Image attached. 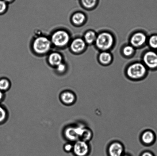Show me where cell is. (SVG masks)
Wrapping results in <instances>:
<instances>
[{
	"label": "cell",
	"instance_id": "8fae6325",
	"mask_svg": "<svg viewBox=\"0 0 157 156\" xmlns=\"http://www.w3.org/2000/svg\"><path fill=\"white\" fill-rule=\"evenodd\" d=\"M59 99L61 102L64 105L70 106L73 105L76 102L77 97L73 92L67 90L61 93Z\"/></svg>",
	"mask_w": 157,
	"mask_h": 156
},
{
	"label": "cell",
	"instance_id": "2e32d148",
	"mask_svg": "<svg viewBox=\"0 0 157 156\" xmlns=\"http://www.w3.org/2000/svg\"><path fill=\"white\" fill-rule=\"evenodd\" d=\"M82 5L87 10L95 9L98 6L99 0H80Z\"/></svg>",
	"mask_w": 157,
	"mask_h": 156
},
{
	"label": "cell",
	"instance_id": "7a4b0ae2",
	"mask_svg": "<svg viewBox=\"0 0 157 156\" xmlns=\"http://www.w3.org/2000/svg\"><path fill=\"white\" fill-rule=\"evenodd\" d=\"M115 39L111 33L104 31L97 35L95 42L97 48L101 51H108L113 47Z\"/></svg>",
	"mask_w": 157,
	"mask_h": 156
},
{
	"label": "cell",
	"instance_id": "8992f818",
	"mask_svg": "<svg viewBox=\"0 0 157 156\" xmlns=\"http://www.w3.org/2000/svg\"><path fill=\"white\" fill-rule=\"evenodd\" d=\"M125 153L124 145L118 140H114L109 143L107 149V156H121Z\"/></svg>",
	"mask_w": 157,
	"mask_h": 156
},
{
	"label": "cell",
	"instance_id": "6da1fadb",
	"mask_svg": "<svg viewBox=\"0 0 157 156\" xmlns=\"http://www.w3.org/2000/svg\"><path fill=\"white\" fill-rule=\"evenodd\" d=\"M147 68L143 63L135 62L127 67L126 74L128 79L133 81H139L147 75Z\"/></svg>",
	"mask_w": 157,
	"mask_h": 156
},
{
	"label": "cell",
	"instance_id": "44dd1931",
	"mask_svg": "<svg viewBox=\"0 0 157 156\" xmlns=\"http://www.w3.org/2000/svg\"><path fill=\"white\" fill-rule=\"evenodd\" d=\"M148 44L151 48L157 49V35H152L149 38Z\"/></svg>",
	"mask_w": 157,
	"mask_h": 156
},
{
	"label": "cell",
	"instance_id": "7402d4cb",
	"mask_svg": "<svg viewBox=\"0 0 157 156\" xmlns=\"http://www.w3.org/2000/svg\"><path fill=\"white\" fill-rule=\"evenodd\" d=\"M7 117V114L6 110L2 107L0 106V123L5 121Z\"/></svg>",
	"mask_w": 157,
	"mask_h": 156
},
{
	"label": "cell",
	"instance_id": "f1b7e54d",
	"mask_svg": "<svg viewBox=\"0 0 157 156\" xmlns=\"http://www.w3.org/2000/svg\"><path fill=\"white\" fill-rule=\"evenodd\" d=\"M5 1L7 2H10L12 1V0H5Z\"/></svg>",
	"mask_w": 157,
	"mask_h": 156
},
{
	"label": "cell",
	"instance_id": "d4e9b609",
	"mask_svg": "<svg viewBox=\"0 0 157 156\" xmlns=\"http://www.w3.org/2000/svg\"><path fill=\"white\" fill-rule=\"evenodd\" d=\"M7 7L5 2L3 1H0V13L4 12Z\"/></svg>",
	"mask_w": 157,
	"mask_h": 156
},
{
	"label": "cell",
	"instance_id": "9c48e42d",
	"mask_svg": "<svg viewBox=\"0 0 157 156\" xmlns=\"http://www.w3.org/2000/svg\"><path fill=\"white\" fill-rule=\"evenodd\" d=\"M143 63L147 68L151 69L157 68V53L149 50L144 53L143 57Z\"/></svg>",
	"mask_w": 157,
	"mask_h": 156
},
{
	"label": "cell",
	"instance_id": "4fadbf2b",
	"mask_svg": "<svg viewBox=\"0 0 157 156\" xmlns=\"http://www.w3.org/2000/svg\"><path fill=\"white\" fill-rule=\"evenodd\" d=\"M113 57L108 51H101L98 55V60L100 63L104 65H107L112 62Z\"/></svg>",
	"mask_w": 157,
	"mask_h": 156
},
{
	"label": "cell",
	"instance_id": "e0dca14e",
	"mask_svg": "<svg viewBox=\"0 0 157 156\" xmlns=\"http://www.w3.org/2000/svg\"><path fill=\"white\" fill-rule=\"evenodd\" d=\"M62 58L61 55L57 53H53L50 55L49 57V62L52 65H59L62 62Z\"/></svg>",
	"mask_w": 157,
	"mask_h": 156
},
{
	"label": "cell",
	"instance_id": "d6986e66",
	"mask_svg": "<svg viewBox=\"0 0 157 156\" xmlns=\"http://www.w3.org/2000/svg\"><path fill=\"white\" fill-rule=\"evenodd\" d=\"M135 52V47L131 44L124 46L122 49L123 54L126 57H128L132 56Z\"/></svg>",
	"mask_w": 157,
	"mask_h": 156
},
{
	"label": "cell",
	"instance_id": "3957f363",
	"mask_svg": "<svg viewBox=\"0 0 157 156\" xmlns=\"http://www.w3.org/2000/svg\"><path fill=\"white\" fill-rule=\"evenodd\" d=\"M86 126V125L82 123L67 126L63 131L64 138L72 143L79 140L82 131Z\"/></svg>",
	"mask_w": 157,
	"mask_h": 156
},
{
	"label": "cell",
	"instance_id": "7c38bea8",
	"mask_svg": "<svg viewBox=\"0 0 157 156\" xmlns=\"http://www.w3.org/2000/svg\"><path fill=\"white\" fill-rule=\"evenodd\" d=\"M86 45L84 39L78 38L74 40L72 42L71 47L75 53H80L84 51L86 48Z\"/></svg>",
	"mask_w": 157,
	"mask_h": 156
},
{
	"label": "cell",
	"instance_id": "484cf974",
	"mask_svg": "<svg viewBox=\"0 0 157 156\" xmlns=\"http://www.w3.org/2000/svg\"><path fill=\"white\" fill-rule=\"evenodd\" d=\"M66 68V65L61 63L57 66V69L58 71L59 72H63L65 71Z\"/></svg>",
	"mask_w": 157,
	"mask_h": 156
},
{
	"label": "cell",
	"instance_id": "603a6c76",
	"mask_svg": "<svg viewBox=\"0 0 157 156\" xmlns=\"http://www.w3.org/2000/svg\"><path fill=\"white\" fill-rule=\"evenodd\" d=\"M64 151L67 153H70L73 152V143L69 142L64 144L63 147Z\"/></svg>",
	"mask_w": 157,
	"mask_h": 156
},
{
	"label": "cell",
	"instance_id": "ffe728a7",
	"mask_svg": "<svg viewBox=\"0 0 157 156\" xmlns=\"http://www.w3.org/2000/svg\"><path fill=\"white\" fill-rule=\"evenodd\" d=\"M10 82L7 79H3L0 80V90L1 91H7L10 88Z\"/></svg>",
	"mask_w": 157,
	"mask_h": 156
},
{
	"label": "cell",
	"instance_id": "ac0fdd59",
	"mask_svg": "<svg viewBox=\"0 0 157 156\" xmlns=\"http://www.w3.org/2000/svg\"><path fill=\"white\" fill-rule=\"evenodd\" d=\"M86 20V15L82 12H78L75 13L72 17V20L74 24L76 25H81L83 24Z\"/></svg>",
	"mask_w": 157,
	"mask_h": 156
},
{
	"label": "cell",
	"instance_id": "9a60e30c",
	"mask_svg": "<svg viewBox=\"0 0 157 156\" xmlns=\"http://www.w3.org/2000/svg\"><path fill=\"white\" fill-rule=\"evenodd\" d=\"M97 35L95 31L92 30H89L86 32L84 35V40L87 44L92 45L95 44L96 41Z\"/></svg>",
	"mask_w": 157,
	"mask_h": 156
},
{
	"label": "cell",
	"instance_id": "cb8c5ba5",
	"mask_svg": "<svg viewBox=\"0 0 157 156\" xmlns=\"http://www.w3.org/2000/svg\"><path fill=\"white\" fill-rule=\"evenodd\" d=\"M140 156H155V155L151 151H145L141 152Z\"/></svg>",
	"mask_w": 157,
	"mask_h": 156
},
{
	"label": "cell",
	"instance_id": "4316f807",
	"mask_svg": "<svg viewBox=\"0 0 157 156\" xmlns=\"http://www.w3.org/2000/svg\"><path fill=\"white\" fill-rule=\"evenodd\" d=\"M3 96H4V94H3V92L0 90V101L3 99Z\"/></svg>",
	"mask_w": 157,
	"mask_h": 156
},
{
	"label": "cell",
	"instance_id": "5b68a950",
	"mask_svg": "<svg viewBox=\"0 0 157 156\" xmlns=\"http://www.w3.org/2000/svg\"><path fill=\"white\" fill-rule=\"evenodd\" d=\"M50 41L45 37H40L36 38L34 42L33 47L36 53L43 54L47 53L50 48Z\"/></svg>",
	"mask_w": 157,
	"mask_h": 156
},
{
	"label": "cell",
	"instance_id": "30bf717a",
	"mask_svg": "<svg viewBox=\"0 0 157 156\" xmlns=\"http://www.w3.org/2000/svg\"><path fill=\"white\" fill-rule=\"evenodd\" d=\"M147 41V36L145 33L141 31L133 33L131 37L130 42L131 45L135 48L142 47Z\"/></svg>",
	"mask_w": 157,
	"mask_h": 156
},
{
	"label": "cell",
	"instance_id": "ba28073f",
	"mask_svg": "<svg viewBox=\"0 0 157 156\" xmlns=\"http://www.w3.org/2000/svg\"><path fill=\"white\" fill-rule=\"evenodd\" d=\"M156 140L155 132L151 129H146L143 131L140 136V140L142 144L150 146L154 144Z\"/></svg>",
	"mask_w": 157,
	"mask_h": 156
},
{
	"label": "cell",
	"instance_id": "52a82bcc",
	"mask_svg": "<svg viewBox=\"0 0 157 156\" xmlns=\"http://www.w3.org/2000/svg\"><path fill=\"white\" fill-rule=\"evenodd\" d=\"M52 42L57 46L61 47L67 45L70 40V36L64 31H58L52 35Z\"/></svg>",
	"mask_w": 157,
	"mask_h": 156
},
{
	"label": "cell",
	"instance_id": "5bb4252c",
	"mask_svg": "<svg viewBox=\"0 0 157 156\" xmlns=\"http://www.w3.org/2000/svg\"><path fill=\"white\" fill-rule=\"evenodd\" d=\"M93 137V131L90 128L86 126L82 131L79 140L89 143L92 140Z\"/></svg>",
	"mask_w": 157,
	"mask_h": 156
},
{
	"label": "cell",
	"instance_id": "83f0119b",
	"mask_svg": "<svg viewBox=\"0 0 157 156\" xmlns=\"http://www.w3.org/2000/svg\"><path fill=\"white\" fill-rule=\"evenodd\" d=\"M121 156H132L131 155H130V154L126 153L125 152Z\"/></svg>",
	"mask_w": 157,
	"mask_h": 156
},
{
	"label": "cell",
	"instance_id": "277c9868",
	"mask_svg": "<svg viewBox=\"0 0 157 156\" xmlns=\"http://www.w3.org/2000/svg\"><path fill=\"white\" fill-rule=\"evenodd\" d=\"M91 152L89 143L79 140L73 143V152L75 156H88Z\"/></svg>",
	"mask_w": 157,
	"mask_h": 156
}]
</instances>
